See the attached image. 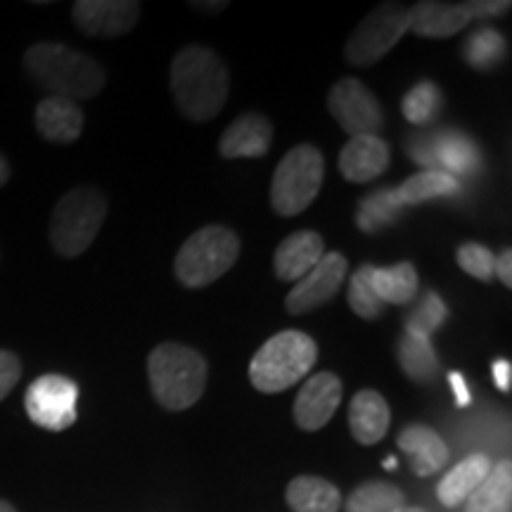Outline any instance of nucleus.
<instances>
[{
	"mask_svg": "<svg viewBox=\"0 0 512 512\" xmlns=\"http://www.w3.org/2000/svg\"><path fill=\"white\" fill-rule=\"evenodd\" d=\"M34 121H36V131L41 133L48 143L72 145L81 138L86 117H83L79 102L57 98V95H48V98L38 102Z\"/></svg>",
	"mask_w": 512,
	"mask_h": 512,
	"instance_id": "nucleus-18",
	"label": "nucleus"
},
{
	"mask_svg": "<svg viewBox=\"0 0 512 512\" xmlns=\"http://www.w3.org/2000/svg\"><path fill=\"white\" fill-rule=\"evenodd\" d=\"M107 219V200L95 185L64 192L50 219V245L62 259H76L93 245Z\"/></svg>",
	"mask_w": 512,
	"mask_h": 512,
	"instance_id": "nucleus-5",
	"label": "nucleus"
},
{
	"mask_svg": "<svg viewBox=\"0 0 512 512\" xmlns=\"http://www.w3.org/2000/svg\"><path fill=\"white\" fill-rule=\"evenodd\" d=\"M489 472V456H484V453H472V456L460 460L456 467H451V470L446 472V477L441 479L437 486L439 501L444 503L446 508H456V505L465 503L472 491L484 482Z\"/></svg>",
	"mask_w": 512,
	"mask_h": 512,
	"instance_id": "nucleus-22",
	"label": "nucleus"
},
{
	"mask_svg": "<svg viewBox=\"0 0 512 512\" xmlns=\"http://www.w3.org/2000/svg\"><path fill=\"white\" fill-rule=\"evenodd\" d=\"M325 181V157L318 147L297 145L275 166L271 207L278 216H297L311 207Z\"/></svg>",
	"mask_w": 512,
	"mask_h": 512,
	"instance_id": "nucleus-7",
	"label": "nucleus"
},
{
	"mask_svg": "<svg viewBox=\"0 0 512 512\" xmlns=\"http://www.w3.org/2000/svg\"><path fill=\"white\" fill-rule=\"evenodd\" d=\"M448 316L446 304L441 302V297L437 292H427L425 297L415 304V309L411 311V316L406 318V332H415V335H425L430 337L434 330L441 328Z\"/></svg>",
	"mask_w": 512,
	"mask_h": 512,
	"instance_id": "nucleus-33",
	"label": "nucleus"
},
{
	"mask_svg": "<svg viewBox=\"0 0 512 512\" xmlns=\"http://www.w3.org/2000/svg\"><path fill=\"white\" fill-rule=\"evenodd\" d=\"M328 110L349 138L377 136L384 126L380 100L358 79H342L332 86Z\"/></svg>",
	"mask_w": 512,
	"mask_h": 512,
	"instance_id": "nucleus-11",
	"label": "nucleus"
},
{
	"mask_svg": "<svg viewBox=\"0 0 512 512\" xmlns=\"http://www.w3.org/2000/svg\"><path fill=\"white\" fill-rule=\"evenodd\" d=\"M441 110H444V95H441V88L434 81L415 83L401 100L403 117L415 126L434 124Z\"/></svg>",
	"mask_w": 512,
	"mask_h": 512,
	"instance_id": "nucleus-29",
	"label": "nucleus"
},
{
	"mask_svg": "<svg viewBox=\"0 0 512 512\" xmlns=\"http://www.w3.org/2000/svg\"><path fill=\"white\" fill-rule=\"evenodd\" d=\"M0 512H17L8 501H0Z\"/></svg>",
	"mask_w": 512,
	"mask_h": 512,
	"instance_id": "nucleus-44",
	"label": "nucleus"
},
{
	"mask_svg": "<svg viewBox=\"0 0 512 512\" xmlns=\"http://www.w3.org/2000/svg\"><path fill=\"white\" fill-rule=\"evenodd\" d=\"M505 57V38L498 34L496 29L491 27H482L477 29L475 34L467 36L465 46H463V60L470 64L472 69H484L496 67Z\"/></svg>",
	"mask_w": 512,
	"mask_h": 512,
	"instance_id": "nucleus-31",
	"label": "nucleus"
},
{
	"mask_svg": "<svg viewBox=\"0 0 512 512\" xmlns=\"http://www.w3.org/2000/svg\"><path fill=\"white\" fill-rule=\"evenodd\" d=\"M370 271H373V266L370 264L358 266L356 273L351 275V285L347 294L351 311L363 320H377L382 316V306H384L380 299L375 297L373 285H370Z\"/></svg>",
	"mask_w": 512,
	"mask_h": 512,
	"instance_id": "nucleus-32",
	"label": "nucleus"
},
{
	"mask_svg": "<svg viewBox=\"0 0 512 512\" xmlns=\"http://www.w3.org/2000/svg\"><path fill=\"white\" fill-rule=\"evenodd\" d=\"M394 512H427V510H422V508H413V505H401V508H396Z\"/></svg>",
	"mask_w": 512,
	"mask_h": 512,
	"instance_id": "nucleus-43",
	"label": "nucleus"
},
{
	"mask_svg": "<svg viewBox=\"0 0 512 512\" xmlns=\"http://www.w3.org/2000/svg\"><path fill=\"white\" fill-rule=\"evenodd\" d=\"M467 10H470V17H496L505 15L510 10V3H503V0H472L467 3Z\"/></svg>",
	"mask_w": 512,
	"mask_h": 512,
	"instance_id": "nucleus-36",
	"label": "nucleus"
},
{
	"mask_svg": "<svg viewBox=\"0 0 512 512\" xmlns=\"http://www.w3.org/2000/svg\"><path fill=\"white\" fill-rule=\"evenodd\" d=\"M344 384L335 373H316L311 375L297 399H294L292 418L299 430L318 432L332 420L342 403Z\"/></svg>",
	"mask_w": 512,
	"mask_h": 512,
	"instance_id": "nucleus-14",
	"label": "nucleus"
},
{
	"mask_svg": "<svg viewBox=\"0 0 512 512\" xmlns=\"http://www.w3.org/2000/svg\"><path fill=\"white\" fill-rule=\"evenodd\" d=\"M392 422V411L384 396L375 389H361L349 403V427L358 444L373 446L384 439Z\"/></svg>",
	"mask_w": 512,
	"mask_h": 512,
	"instance_id": "nucleus-20",
	"label": "nucleus"
},
{
	"mask_svg": "<svg viewBox=\"0 0 512 512\" xmlns=\"http://www.w3.org/2000/svg\"><path fill=\"white\" fill-rule=\"evenodd\" d=\"M494 278L501 280L505 287H512V252L510 249H503V252L496 256Z\"/></svg>",
	"mask_w": 512,
	"mask_h": 512,
	"instance_id": "nucleus-37",
	"label": "nucleus"
},
{
	"mask_svg": "<svg viewBox=\"0 0 512 512\" xmlns=\"http://www.w3.org/2000/svg\"><path fill=\"white\" fill-rule=\"evenodd\" d=\"M240 256V238L226 226H204L178 249L174 271L190 290H200L226 275Z\"/></svg>",
	"mask_w": 512,
	"mask_h": 512,
	"instance_id": "nucleus-6",
	"label": "nucleus"
},
{
	"mask_svg": "<svg viewBox=\"0 0 512 512\" xmlns=\"http://www.w3.org/2000/svg\"><path fill=\"white\" fill-rule=\"evenodd\" d=\"M396 446L406 456H411V467L418 477L437 475L448 460V448L444 439L432 427L425 425L403 427L399 437H396Z\"/></svg>",
	"mask_w": 512,
	"mask_h": 512,
	"instance_id": "nucleus-21",
	"label": "nucleus"
},
{
	"mask_svg": "<svg viewBox=\"0 0 512 512\" xmlns=\"http://www.w3.org/2000/svg\"><path fill=\"white\" fill-rule=\"evenodd\" d=\"M370 285H373L375 297L382 304L401 306L413 302V297L418 294L420 278L411 261H401V264L389 268L373 266V271H370Z\"/></svg>",
	"mask_w": 512,
	"mask_h": 512,
	"instance_id": "nucleus-24",
	"label": "nucleus"
},
{
	"mask_svg": "<svg viewBox=\"0 0 512 512\" xmlns=\"http://www.w3.org/2000/svg\"><path fill=\"white\" fill-rule=\"evenodd\" d=\"M325 240L316 230H297L280 242L273 254V271L283 283H297L323 259Z\"/></svg>",
	"mask_w": 512,
	"mask_h": 512,
	"instance_id": "nucleus-16",
	"label": "nucleus"
},
{
	"mask_svg": "<svg viewBox=\"0 0 512 512\" xmlns=\"http://www.w3.org/2000/svg\"><path fill=\"white\" fill-rule=\"evenodd\" d=\"M10 174H12L10 162H8V159H5L3 152H0V188H3V185H8Z\"/></svg>",
	"mask_w": 512,
	"mask_h": 512,
	"instance_id": "nucleus-40",
	"label": "nucleus"
},
{
	"mask_svg": "<svg viewBox=\"0 0 512 512\" xmlns=\"http://www.w3.org/2000/svg\"><path fill=\"white\" fill-rule=\"evenodd\" d=\"M491 373H494L496 387L501 389V392L508 394L510 392V384H512V366H510V361H505V358H498V361L494 363V370H491Z\"/></svg>",
	"mask_w": 512,
	"mask_h": 512,
	"instance_id": "nucleus-38",
	"label": "nucleus"
},
{
	"mask_svg": "<svg viewBox=\"0 0 512 512\" xmlns=\"http://www.w3.org/2000/svg\"><path fill=\"white\" fill-rule=\"evenodd\" d=\"M24 72L48 95L74 102L91 100L105 88V67L64 43H34L24 53Z\"/></svg>",
	"mask_w": 512,
	"mask_h": 512,
	"instance_id": "nucleus-2",
	"label": "nucleus"
},
{
	"mask_svg": "<svg viewBox=\"0 0 512 512\" xmlns=\"http://www.w3.org/2000/svg\"><path fill=\"white\" fill-rule=\"evenodd\" d=\"M399 363L406 377L413 382L427 384L434 382L439 375V358L434 354V347L430 337L415 335V332H406L399 342Z\"/></svg>",
	"mask_w": 512,
	"mask_h": 512,
	"instance_id": "nucleus-26",
	"label": "nucleus"
},
{
	"mask_svg": "<svg viewBox=\"0 0 512 512\" xmlns=\"http://www.w3.org/2000/svg\"><path fill=\"white\" fill-rule=\"evenodd\" d=\"M448 382H451L453 394H456V403H458V406H460V408L470 406V389H467L465 377L460 375V373H456V370H453V373L448 375Z\"/></svg>",
	"mask_w": 512,
	"mask_h": 512,
	"instance_id": "nucleus-39",
	"label": "nucleus"
},
{
	"mask_svg": "<svg viewBox=\"0 0 512 512\" xmlns=\"http://www.w3.org/2000/svg\"><path fill=\"white\" fill-rule=\"evenodd\" d=\"M408 31V10L396 3H382L363 19L344 46V57L354 67H373L401 41Z\"/></svg>",
	"mask_w": 512,
	"mask_h": 512,
	"instance_id": "nucleus-8",
	"label": "nucleus"
},
{
	"mask_svg": "<svg viewBox=\"0 0 512 512\" xmlns=\"http://www.w3.org/2000/svg\"><path fill=\"white\" fill-rule=\"evenodd\" d=\"M458 190V178L444 174V171H420L403 181L399 188H392L394 202L399 207H413V204H422L434 197L453 195Z\"/></svg>",
	"mask_w": 512,
	"mask_h": 512,
	"instance_id": "nucleus-27",
	"label": "nucleus"
},
{
	"mask_svg": "<svg viewBox=\"0 0 512 512\" xmlns=\"http://www.w3.org/2000/svg\"><path fill=\"white\" fill-rule=\"evenodd\" d=\"M472 22L467 3H437L422 0L408 10V29L422 38H448Z\"/></svg>",
	"mask_w": 512,
	"mask_h": 512,
	"instance_id": "nucleus-19",
	"label": "nucleus"
},
{
	"mask_svg": "<svg viewBox=\"0 0 512 512\" xmlns=\"http://www.w3.org/2000/svg\"><path fill=\"white\" fill-rule=\"evenodd\" d=\"M287 505L292 512H339V489L323 477H297L287 484Z\"/></svg>",
	"mask_w": 512,
	"mask_h": 512,
	"instance_id": "nucleus-23",
	"label": "nucleus"
},
{
	"mask_svg": "<svg viewBox=\"0 0 512 512\" xmlns=\"http://www.w3.org/2000/svg\"><path fill=\"white\" fill-rule=\"evenodd\" d=\"M136 0H76L72 5L74 24L91 38H119L131 34L140 19Z\"/></svg>",
	"mask_w": 512,
	"mask_h": 512,
	"instance_id": "nucleus-13",
	"label": "nucleus"
},
{
	"mask_svg": "<svg viewBox=\"0 0 512 512\" xmlns=\"http://www.w3.org/2000/svg\"><path fill=\"white\" fill-rule=\"evenodd\" d=\"M396 465H399V463H396L394 456H389L387 460H384V470H396Z\"/></svg>",
	"mask_w": 512,
	"mask_h": 512,
	"instance_id": "nucleus-42",
	"label": "nucleus"
},
{
	"mask_svg": "<svg viewBox=\"0 0 512 512\" xmlns=\"http://www.w3.org/2000/svg\"><path fill=\"white\" fill-rule=\"evenodd\" d=\"M406 155L427 171H444L448 176H472L482 169V152L458 131H437L406 138Z\"/></svg>",
	"mask_w": 512,
	"mask_h": 512,
	"instance_id": "nucleus-9",
	"label": "nucleus"
},
{
	"mask_svg": "<svg viewBox=\"0 0 512 512\" xmlns=\"http://www.w3.org/2000/svg\"><path fill=\"white\" fill-rule=\"evenodd\" d=\"M226 62L207 46H185L171 62V93L178 112L192 124L219 117L228 100Z\"/></svg>",
	"mask_w": 512,
	"mask_h": 512,
	"instance_id": "nucleus-1",
	"label": "nucleus"
},
{
	"mask_svg": "<svg viewBox=\"0 0 512 512\" xmlns=\"http://www.w3.org/2000/svg\"><path fill=\"white\" fill-rule=\"evenodd\" d=\"M456 259L458 266L475 280H482V283H491L494 280L496 254L489 247L479 245V242H465V245L458 247Z\"/></svg>",
	"mask_w": 512,
	"mask_h": 512,
	"instance_id": "nucleus-34",
	"label": "nucleus"
},
{
	"mask_svg": "<svg viewBox=\"0 0 512 512\" xmlns=\"http://www.w3.org/2000/svg\"><path fill=\"white\" fill-rule=\"evenodd\" d=\"M465 512H510L512 508V465L510 460L491 465V472L465 501Z\"/></svg>",
	"mask_w": 512,
	"mask_h": 512,
	"instance_id": "nucleus-25",
	"label": "nucleus"
},
{
	"mask_svg": "<svg viewBox=\"0 0 512 512\" xmlns=\"http://www.w3.org/2000/svg\"><path fill=\"white\" fill-rule=\"evenodd\" d=\"M192 8L207 10V12H221L223 8H228V3H192Z\"/></svg>",
	"mask_w": 512,
	"mask_h": 512,
	"instance_id": "nucleus-41",
	"label": "nucleus"
},
{
	"mask_svg": "<svg viewBox=\"0 0 512 512\" xmlns=\"http://www.w3.org/2000/svg\"><path fill=\"white\" fill-rule=\"evenodd\" d=\"M207 358L185 344L164 342L147 356L152 394L166 411H188L207 387Z\"/></svg>",
	"mask_w": 512,
	"mask_h": 512,
	"instance_id": "nucleus-3",
	"label": "nucleus"
},
{
	"mask_svg": "<svg viewBox=\"0 0 512 512\" xmlns=\"http://www.w3.org/2000/svg\"><path fill=\"white\" fill-rule=\"evenodd\" d=\"M273 143L271 119L259 112H247L226 128L221 136L219 152L223 159L264 157Z\"/></svg>",
	"mask_w": 512,
	"mask_h": 512,
	"instance_id": "nucleus-17",
	"label": "nucleus"
},
{
	"mask_svg": "<svg viewBox=\"0 0 512 512\" xmlns=\"http://www.w3.org/2000/svg\"><path fill=\"white\" fill-rule=\"evenodd\" d=\"M392 164V150L380 136H356L339 152V171L349 183H370Z\"/></svg>",
	"mask_w": 512,
	"mask_h": 512,
	"instance_id": "nucleus-15",
	"label": "nucleus"
},
{
	"mask_svg": "<svg viewBox=\"0 0 512 512\" xmlns=\"http://www.w3.org/2000/svg\"><path fill=\"white\" fill-rule=\"evenodd\" d=\"M406 505V496L399 486L389 482H366L351 491L344 503V512H394Z\"/></svg>",
	"mask_w": 512,
	"mask_h": 512,
	"instance_id": "nucleus-28",
	"label": "nucleus"
},
{
	"mask_svg": "<svg viewBox=\"0 0 512 512\" xmlns=\"http://www.w3.org/2000/svg\"><path fill=\"white\" fill-rule=\"evenodd\" d=\"M22 380V361L8 349H0V401Z\"/></svg>",
	"mask_w": 512,
	"mask_h": 512,
	"instance_id": "nucleus-35",
	"label": "nucleus"
},
{
	"mask_svg": "<svg viewBox=\"0 0 512 512\" xmlns=\"http://www.w3.org/2000/svg\"><path fill=\"white\" fill-rule=\"evenodd\" d=\"M401 207L394 202V195L389 188L375 190L373 195L363 197L358 204L356 223L363 233H377V230L392 226L399 219Z\"/></svg>",
	"mask_w": 512,
	"mask_h": 512,
	"instance_id": "nucleus-30",
	"label": "nucleus"
},
{
	"mask_svg": "<svg viewBox=\"0 0 512 512\" xmlns=\"http://www.w3.org/2000/svg\"><path fill=\"white\" fill-rule=\"evenodd\" d=\"M349 275V261L342 252H325L323 259L304 275L302 280H297L292 287V292L287 294L285 309L292 316H304L313 309H320L328 302L335 299L344 280Z\"/></svg>",
	"mask_w": 512,
	"mask_h": 512,
	"instance_id": "nucleus-12",
	"label": "nucleus"
},
{
	"mask_svg": "<svg viewBox=\"0 0 512 512\" xmlns=\"http://www.w3.org/2000/svg\"><path fill=\"white\" fill-rule=\"evenodd\" d=\"M79 387L64 375H41L29 384L24 394V408L29 420L48 432H62L76 422Z\"/></svg>",
	"mask_w": 512,
	"mask_h": 512,
	"instance_id": "nucleus-10",
	"label": "nucleus"
},
{
	"mask_svg": "<svg viewBox=\"0 0 512 512\" xmlns=\"http://www.w3.org/2000/svg\"><path fill=\"white\" fill-rule=\"evenodd\" d=\"M318 347L302 330H283L256 351L249 363V382L261 394L290 389L316 366Z\"/></svg>",
	"mask_w": 512,
	"mask_h": 512,
	"instance_id": "nucleus-4",
	"label": "nucleus"
}]
</instances>
